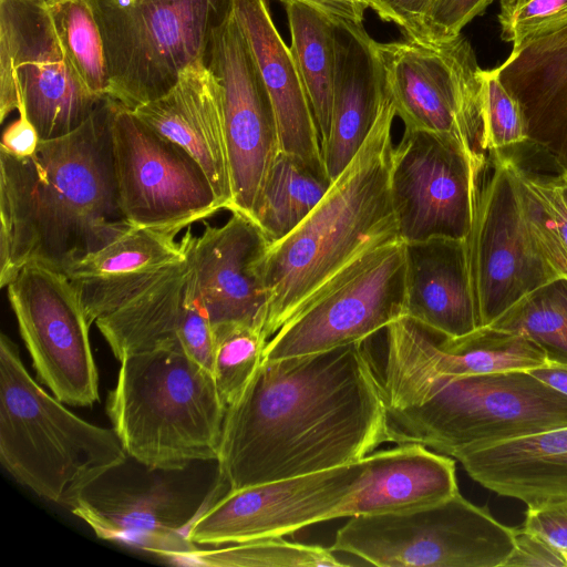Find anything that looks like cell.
Here are the masks:
<instances>
[{"label": "cell", "mask_w": 567, "mask_h": 567, "mask_svg": "<svg viewBox=\"0 0 567 567\" xmlns=\"http://www.w3.org/2000/svg\"><path fill=\"white\" fill-rule=\"evenodd\" d=\"M434 0H367L371 9L384 22L394 23L404 37L422 39L426 13Z\"/></svg>", "instance_id": "cell-40"}, {"label": "cell", "mask_w": 567, "mask_h": 567, "mask_svg": "<svg viewBox=\"0 0 567 567\" xmlns=\"http://www.w3.org/2000/svg\"><path fill=\"white\" fill-rule=\"evenodd\" d=\"M455 461L416 443L365 456L361 486L342 517L389 514L442 502L458 492Z\"/></svg>", "instance_id": "cell-26"}, {"label": "cell", "mask_w": 567, "mask_h": 567, "mask_svg": "<svg viewBox=\"0 0 567 567\" xmlns=\"http://www.w3.org/2000/svg\"><path fill=\"white\" fill-rule=\"evenodd\" d=\"M483 151L492 154L526 143V127L517 101L497 76L495 69L482 70Z\"/></svg>", "instance_id": "cell-36"}, {"label": "cell", "mask_w": 567, "mask_h": 567, "mask_svg": "<svg viewBox=\"0 0 567 567\" xmlns=\"http://www.w3.org/2000/svg\"><path fill=\"white\" fill-rule=\"evenodd\" d=\"M565 555H566V558H567V554H565Z\"/></svg>", "instance_id": "cell-47"}, {"label": "cell", "mask_w": 567, "mask_h": 567, "mask_svg": "<svg viewBox=\"0 0 567 567\" xmlns=\"http://www.w3.org/2000/svg\"><path fill=\"white\" fill-rule=\"evenodd\" d=\"M513 533L514 548L503 567H567L565 553L540 536L522 526L513 527Z\"/></svg>", "instance_id": "cell-39"}, {"label": "cell", "mask_w": 567, "mask_h": 567, "mask_svg": "<svg viewBox=\"0 0 567 567\" xmlns=\"http://www.w3.org/2000/svg\"><path fill=\"white\" fill-rule=\"evenodd\" d=\"M282 4L300 3L312 8L332 20H346L362 23L369 9L367 0H278Z\"/></svg>", "instance_id": "cell-43"}, {"label": "cell", "mask_w": 567, "mask_h": 567, "mask_svg": "<svg viewBox=\"0 0 567 567\" xmlns=\"http://www.w3.org/2000/svg\"><path fill=\"white\" fill-rule=\"evenodd\" d=\"M365 457L309 474L229 489L188 528L195 545H229L284 537L330 519L361 486Z\"/></svg>", "instance_id": "cell-16"}, {"label": "cell", "mask_w": 567, "mask_h": 567, "mask_svg": "<svg viewBox=\"0 0 567 567\" xmlns=\"http://www.w3.org/2000/svg\"><path fill=\"white\" fill-rule=\"evenodd\" d=\"M44 6L76 75L93 95L105 100L103 41L87 0H45Z\"/></svg>", "instance_id": "cell-32"}, {"label": "cell", "mask_w": 567, "mask_h": 567, "mask_svg": "<svg viewBox=\"0 0 567 567\" xmlns=\"http://www.w3.org/2000/svg\"><path fill=\"white\" fill-rule=\"evenodd\" d=\"M38 1H45V0H38Z\"/></svg>", "instance_id": "cell-46"}, {"label": "cell", "mask_w": 567, "mask_h": 567, "mask_svg": "<svg viewBox=\"0 0 567 567\" xmlns=\"http://www.w3.org/2000/svg\"><path fill=\"white\" fill-rule=\"evenodd\" d=\"M40 141L33 124L24 114L19 113V117L4 130L0 150L18 157H27L37 151Z\"/></svg>", "instance_id": "cell-42"}, {"label": "cell", "mask_w": 567, "mask_h": 567, "mask_svg": "<svg viewBox=\"0 0 567 567\" xmlns=\"http://www.w3.org/2000/svg\"><path fill=\"white\" fill-rule=\"evenodd\" d=\"M230 213L221 226L205 224L200 236L188 227L182 237L213 333L237 323L265 327L266 320L260 264L271 241L254 219Z\"/></svg>", "instance_id": "cell-19"}, {"label": "cell", "mask_w": 567, "mask_h": 567, "mask_svg": "<svg viewBox=\"0 0 567 567\" xmlns=\"http://www.w3.org/2000/svg\"><path fill=\"white\" fill-rule=\"evenodd\" d=\"M213 378L226 409L243 394L262 362L268 339L260 323H237L214 333Z\"/></svg>", "instance_id": "cell-35"}, {"label": "cell", "mask_w": 567, "mask_h": 567, "mask_svg": "<svg viewBox=\"0 0 567 567\" xmlns=\"http://www.w3.org/2000/svg\"><path fill=\"white\" fill-rule=\"evenodd\" d=\"M534 377L567 395V365L547 363L529 371Z\"/></svg>", "instance_id": "cell-44"}, {"label": "cell", "mask_w": 567, "mask_h": 567, "mask_svg": "<svg viewBox=\"0 0 567 567\" xmlns=\"http://www.w3.org/2000/svg\"><path fill=\"white\" fill-rule=\"evenodd\" d=\"M236 0H87L107 72V97L134 111L167 93L205 60L213 32Z\"/></svg>", "instance_id": "cell-7"}, {"label": "cell", "mask_w": 567, "mask_h": 567, "mask_svg": "<svg viewBox=\"0 0 567 567\" xmlns=\"http://www.w3.org/2000/svg\"><path fill=\"white\" fill-rule=\"evenodd\" d=\"M7 293L39 380L65 404L99 401L91 323L71 279L30 264L7 285Z\"/></svg>", "instance_id": "cell-14"}, {"label": "cell", "mask_w": 567, "mask_h": 567, "mask_svg": "<svg viewBox=\"0 0 567 567\" xmlns=\"http://www.w3.org/2000/svg\"><path fill=\"white\" fill-rule=\"evenodd\" d=\"M457 461L483 487L527 507L567 501V427L489 445Z\"/></svg>", "instance_id": "cell-27"}, {"label": "cell", "mask_w": 567, "mask_h": 567, "mask_svg": "<svg viewBox=\"0 0 567 567\" xmlns=\"http://www.w3.org/2000/svg\"><path fill=\"white\" fill-rule=\"evenodd\" d=\"M494 0H434L423 24V41H445L458 37L463 28Z\"/></svg>", "instance_id": "cell-38"}, {"label": "cell", "mask_w": 567, "mask_h": 567, "mask_svg": "<svg viewBox=\"0 0 567 567\" xmlns=\"http://www.w3.org/2000/svg\"><path fill=\"white\" fill-rule=\"evenodd\" d=\"M329 548L380 567H503L514 533L457 492L409 511L349 517Z\"/></svg>", "instance_id": "cell-9"}, {"label": "cell", "mask_w": 567, "mask_h": 567, "mask_svg": "<svg viewBox=\"0 0 567 567\" xmlns=\"http://www.w3.org/2000/svg\"><path fill=\"white\" fill-rule=\"evenodd\" d=\"M553 181L567 207V175L553 176Z\"/></svg>", "instance_id": "cell-45"}, {"label": "cell", "mask_w": 567, "mask_h": 567, "mask_svg": "<svg viewBox=\"0 0 567 567\" xmlns=\"http://www.w3.org/2000/svg\"><path fill=\"white\" fill-rule=\"evenodd\" d=\"M495 71L519 105L526 143L567 175V13L513 42Z\"/></svg>", "instance_id": "cell-20"}, {"label": "cell", "mask_w": 567, "mask_h": 567, "mask_svg": "<svg viewBox=\"0 0 567 567\" xmlns=\"http://www.w3.org/2000/svg\"><path fill=\"white\" fill-rule=\"evenodd\" d=\"M107 413L127 454L150 468L217 462L226 406L213 374L184 353L124 357Z\"/></svg>", "instance_id": "cell-6"}, {"label": "cell", "mask_w": 567, "mask_h": 567, "mask_svg": "<svg viewBox=\"0 0 567 567\" xmlns=\"http://www.w3.org/2000/svg\"><path fill=\"white\" fill-rule=\"evenodd\" d=\"M502 38L515 42L527 32L567 13V0H501Z\"/></svg>", "instance_id": "cell-37"}, {"label": "cell", "mask_w": 567, "mask_h": 567, "mask_svg": "<svg viewBox=\"0 0 567 567\" xmlns=\"http://www.w3.org/2000/svg\"><path fill=\"white\" fill-rule=\"evenodd\" d=\"M336 68L330 130L321 146L334 181L358 153L388 96L377 42L362 23L333 20Z\"/></svg>", "instance_id": "cell-22"}, {"label": "cell", "mask_w": 567, "mask_h": 567, "mask_svg": "<svg viewBox=\"0 0 567 567\" xmlns=\"http://www.w3.org/2000/svg\"><path fill=\"white\" fill-rule=\"evenodd\" d=\"M377 49L404 130L453 138L483 167V79L470 42L462 34L437 42L404 37Z\"/></svg>", "instance_id": "cell-10"}, {"label": "cell", "mask_w": 567, "mask_h": 567, "mask_svg": "<svg viewBox=\"0 0 567 567\" xmlns=\"http://www.w3.org/2000/svg\"><path fill=\"white\" fill-rule=\"evenodd\" d=\"M109 100L117 197L133 226L178 234L224 209L205 171L186 150Z\"/></svg>", "instance_id": "cell-13"}, {"label": "cell", "mask_w": 567, "mask_h": 567, "mask_svg": "<svg viewBox=\"0 0 567 567\" xmlns=\"http://www.w3.org/2000/svg\"><path fill=\"white\" fill-rule=\"evenodd\" d=\"M178 565L207 567H341L330 548L277 538L229 544L214 549H195L182 555Z\"/></svg>", "instance_id": "cell-33"}, {"label": "cell", "mask_w": 567, "mask_h": 567, "mask_svg": "<svg viewBox=\"0 0 567 567\" xmlns=\"http://www.w3.org/2000/svg\"><path fill=\"white\" fill-rule=\"evenodd\" d=\"M177 233L133 226L117 239L85 256L64 275L72 280L118 278L158 269L185 257Z\"/></svg>", "instance_id": "cell-30"}, {"label": "cell", "mask_w": 567, "mask_h": 567, "mask_svg": "<svg viewBox=\"0 0 567 567\" xmlns=\"http://www.w3.org/2000/svg\"><path fill=\"white\" fill-rule=\"evenodd\" d=\"M482 168L455 140L404 130L390 159V190L401 240L466 239Z\"/></svg>", "instance_id": "cell-17"}, {"label": "cell", "mask_w": 567, "mask_h": 567, "mask_svg": "<svg viewBox=\"0 0 567 567\" xmlns=\"http://www.w3.org/2000/svg\"><path fill=\"white\" fill-rule=\"evenodd\" d=\"M71 511L97 537L141 548L173 563L197 547L188 538L195 513L163 483L94 497L84 494Z\"/></svg>", "instance_id": "cell-24"}, {"label": "cell", "mask_w": 567, "mask_h": 567, "mask_svg": "<svg viewBox=\"0 0 567 567\" xmlns=\"http://www.w3.org/2000/svg\"><path fill=\"white\" fill-rule=\"evenodd\" d=\"M385 442L386 403L365 340L262 360L226 409L219 478L239 489L350 464Z\"/></svg>", "instance_id": "cell-1"}, {"label": "cell", "mask_w": 567, "mask_h": 567, "mask_svg": "<svg viewBox=\"0 0 567 567\" xmlns=\"http://www.w3.org/2000/svg\"><path fill=\"white\" fill-rule=\"evenodd\" d=\"M395 116L388 95L364 143L320 203L269 245L260 264L268 340L351 262L401 240L390 190Z\"/></svg>", "instance_id": "cell-3"}, {"label": "cell", "mask_w": 567, "mask_h": 567, "mask_svg": "<svg viewBox=\"0 0 567 567\" xmlns=\"http://www.w3.org/2000/svg\"><path fill=\"white\" fill-rule=\"evenodd\" d=\"M290 50L306 87L320 135L326 143L331 120L336 48L333 20L300 3L284 4Z\"/></svg>", "instance_id": "cell-28"}, {"label": "cell", "mask_w": 567, "mask_h": 567, "mask_svg": "<svg viewBox=\"0 0 567 567\" xmlns=\"http://www.w3.org/2000/svg\"><path fill=\"white\" fill-rule=\"evenodd\" d=\"M405 317V245H381L351 262L268 340L262 360L362 342Z\"/></svg>", "instance_id": "cell-12"}, {"label": "cell", "mask_w": 567, "mask_h": 567, "mask_svg": "<svg viewBox=\"0 0 567 567\" xmlns=\"http://www.w3.org/2000/svg\"><path fill=\"white\" fill-rule=\"evenodd\" d=\"M489 326L526 337L548 363L567 365V277L532 291Z\"/></svg>", "instance_id": "cell-31"}, {"label": "cell", "mask_w": 567, "mask_h": 567, "mask_svg": "<svg viewBox=\"0 0 567 567\" xmlns=\"http://www.w3.org/2000/svg\"><path fill=\"white\" fill-rule=\"evenodd\" d=\"M332 181L301 159L279 152L256 203L252 217L274 243L290 234L320 203Z\"/></svg>", "instance_id": "cell-29"}, {"label": "cell", "mask_w": 567, "mask_h": 567, "mask_svg": "<svg viewBox=\"0 0 567 567\" xmlns=\"http://www.w3.org/2000/svg\"><path fill=\"white\" fill-rule=\"evenodd\" d=\"M405 245V318L458 338L481 327L466 239L434 237Z\"/></svg>", "instance_id": "cell-25"}, {"label": "cell", "mask_w": 567, "mask_h": 567, "mask_svg": "<svg viewBox=\"0 0 567 567\" xmlns=\"http://www.w3.org/2000/svg\"><path fill=\"white\" fill-rule=\"evenodd\" d=\"M522 527L567 554V501L527 507Z\"/></svg>", "instance_id": "cell-41"}, {"label": "cell", "mask_w": 567, "mask_h": 567, "mask_svg": "<svg viewBox=\"0 0 567 567\" xmlns=\"http://www.w3.org/2000/svg\"><path fill=\"white\" fill-rule=\"evenodd\" d=\"M127 455L114 427L66 409L30 375L18 346L1 334L0 461L17 482L71 508Z\"/></svg>", "instance_id": "cell-5"}, {"label": "cell", "mask_w": 567, "mask_h": 567, "mask_svg": "<svg viewBox=\"0 0 567 567\" xmlns=\"http://www.w3.org/2000/svg\"><path fill=\"white\" fill-rule=\"evenodd\" d=\"M203 167L224 209L233 200L221 85L204 60L189 64L163 96L133 111Z\"/></svg>", "instance_id": "cell-21"}, {"label": "cell", "mask_w": 567, "mask_h": 567, "mask_svg": "<svg viewBox=\"0 0 567 567\" xmlns=\"http://www.w3.org/2000/svg\"><path fill=\"white\" fill-rule=\"evenodd\" d=\"M236 17L248 39L270 97L279 150L326 173L312 107L292 56L277 30L267 0H236Z\"/></svg>", "instance_id": "cell-23"}, {"label": "cell", "mask_w": 567, "mask_h": 567, "mask_svg": "<svg viewBox=\"0 0 567 567\" xmlns=\"http://www.w3.org/2000/svg\"><path fill=\"white\" fill-rule=\"evenodd\" d=\"M106 97L78 128L18 157L0 150V286L27 265L65 272L133 225L117 197Z\"/></svg>", "instance_id": "cell-2"}, {"label": "cell", "mask_w": 567, "mask_h": 567, "mask_svg": "<svg viewBox=\"0 0 567 567\" xmlns=\"http://www.w3.org/2000/svg\"><path fill=\"white\" fill-rule=\"evenodd\" d=\"M103 101L73 70L44 1L0 0L1 122L18 111L40 140L58 138L78 128Z\"/></svg>", "instance_id": "cell-11"}, {"label": "cell", "mask_w": 567, "mask_h": 567, "mask_svg": "<svg viewBox=\"0 0 567 567\" xmlns=\"http://www.w3.org/2000/svg\"><path fill=\"white\" fill-rule=\"evenodd\" d=\"M379 380L389 442L421 444L456 460L567 427V395L529 371Z\"/></svg>", "instance_id": "cell-4"}, {"label": "cell", "mask_w": 567, "mask_h": 567, "mask_svg": "<svg viewBox=\"0 0 567 567\" xmlns=\"http://www.w3.org/2000/svg\"><path fill=\"white\" fill-rule=\"evenodd\" d=\"M71 281L89 322L120 361L130 354L175 351L212 373L214 333L186 250L183 259L158 269Z\"/></svg>", "instance_id": "cell-8"}, {"label": "cell", "mask_w": 567, "mask_h": 567, "mask_svg": "<svg viewBox=\"0 0 567 567\" xmlns=\"http://www.w3.org/2000/svg\"><path fill=\"white\" fill-rule=\"evenodd\" d=\"M493 172L478 189L466 237L470 274L481 327L492 324L525 296L558 278L526 224L515 161L494 153Z\"/></svg>", "instance_id": "cell-15"}, {"label": "cell", "mask_w": 567, "mask_h": 567, "mask_svg": "<svg viewBox=\"0 0 567 567\" xmlns=\"http://www.w3.org/2000/svg\"><path fill=\"white\" fill-rule=\"evenodd\" d=\"M522 210L542 255L558 275L567 277V207L553 176H538L515 162Z\"/></svg>", "instance_id": "cell-34"}, {"label": "cell", "mask_w": 567, "mask_h": 567, "mask_svg": "<svg viewBox=\"0 0 567 567\" xmlns=\"http://www.w3.org/2000/svg\"><path fill=\"white\" fill-rule=\"evenodd\" d=\"M223 90L233 200L248 217L280 152L274 107L235 11L212 34L205 60Z\"/></svg>", "instance_id": "cell-18"}]
</instances>
